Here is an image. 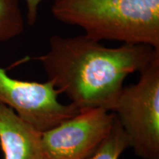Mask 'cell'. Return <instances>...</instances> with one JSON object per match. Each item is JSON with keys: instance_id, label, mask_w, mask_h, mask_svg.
Instances as JSON below:
<instances>
[{"instance_id": "cell-1", "label": "cell", "mask_w": 159, "mask_h": 159, "mask_svg": "<svg viewBox=\"0 0 159 159\" xmlns=\"http://www.w3.org/2000/svg\"><path fill=\"white\" fill-rule=\"evenodd\" d=\"M157 55L159 51L145 44L106 47L85 35H53L48 51L34 59L41 63L48 80L80 111H111L125 79L140 72Z\"/></svg>"}, {"instance_id": "cell-2", "label": "cell", "mask_w": 159, "mask_h": 159, "mask_svg": "<svg viewBox=\"0 0 159 159\" xmlns=\"http://www.w3.org/2000/svg\"><path fill=\"white\" fill-rule=\"evenodd\" d=\"M51 11L96 41L145 44L159 51V0H53Z\"/></svg>"}, {"instance_id": "cell-3", "label": "cell", "mask_w": 159, "mask_h": 159, "mask_svg": "<svg viewBox=\"0 0 159 159\" xmlns=\"http://www.w3.org/2000/svg\"><path fill=\"white\" fill-rule=\"evenodd\" d=\"M136 84L123 87L112 112L142 159H159V55L140 71Z\"/></svg>"}, {"instance_id": "cell-4", "label": "cell", "mask_w": 159, "mask_h": 159, "mask_svg": "<svg viewBox=\"0 0 159 159\" xmlns=\"http://www.w3.org/2000/svg\"><path fill=\"white\" fill-rule=\"evenodd\" d=\"M61 94L51 81L20 80L0 67V104L11 108L40 132L50 130L80 112L71 103L60 102Z\"/></svg>"}, {"instance_id": "cell-5", "label": "cell", "mask_w": 159, "mask_h": 159, "mask_svg": "<svg viewBox=\"0 0 159 159\" xmlns=\"http://www.w3.org/2000/svg\"><path fill=\"white\" fill-rule=\"evenodd\" d=\"M115 119L114 113L102 108L80 111L42 133L45 155L48 159H87L108 136Z\"/></svg>"}, {"instance_id": "cell-6", "label": "cell", "mask_w": 159, "mask_h": 159, "mask_svg": "<svg viewBox=\"0 0 159 159\" xmlns=\"http://www.w3.org/2000/svg\"><path fill=\"white\" fill-rule=\"evenodd\" d=\"M41 136L42 133L0 104V145L4 159H48Z\"/></svg>"}, {"instance_id": "cell-7", "label": "cell", "mask_w": 159, "mask_h": 159, "mask_svg": "<svg viewBox=\"0 0 159 159\" xmlns=\"http://www.w3.org/2000/svg\"><path fill=\"white\" fill-rule=\"evenodd\" d=\"M25 20L19 0H0V42H6L21 34Z\"/></svg>"}, {"instance_id": "cell-8", "label": "cell", "mask_w": 159, "mask_h": 159, "mask_svg": "<svg viewBox=\"0 0 159 159\" xmlns=\"http://www.w3.org/2000/svg\"><path fill=\"white\" fill-rule=\"evenodd\" d=\"M128 148H130L128 138L116 116L108 136L87 159H119L121 154Z\"/></svg>"}, {"instance_id": "cell-9", "label": "cell", "mask_w": 159, "mask_h": 159, "mask_svg": "<svg viewBox=\"0 0 159 159\" xmlns=\"http://www.w3.org/2000/svg\"><path fill=\"white\" fill-rule=\"evenodd\" d=\"M43 0H25L27 7V20L29 25H33L36 21L39 6Z\"/></svg>"}]
</instances>
